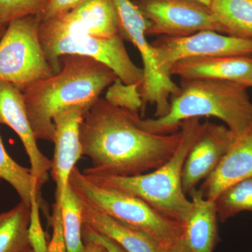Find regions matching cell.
<instances>
[{
    "label": "cell",
    "instance_id": "29",
    "mask_svg": "<svg viewBox=\"0 0 252 252\" xmlns=\"http://www.w3.org/2000/svg\"><path fill=\"white\" fill-rule=\"evenodd\" d=\"M82 235L83 239H88L100 244L107 252H127L114 240H111L105 235L97 233L87 225H84V223H83Z\"/></svg>",
    "mask_w": 252,
    "mask_h": 252
},
{
    "label": "cell",
    "instance_id": "22",
    "mask_svg": "<svg viewBox=\"0 0 252 252\" xmlns=\"http://www.w3.org/2000/svg\"><path fill=\"white\" fill-rule=\"evenodd\" d=\"M61 210L67 252H85L81 202L69 186L61 204Z\"/></svg>",
    "mask_w": 252,
    "mask_h": 252
},
{
    "label": "cell",
    "instance_id": "9",
    "mask_svg": "<svg viewBox=\"0 0 252 252\" xmlns=\"http://www.w3.org/2000/svg\"><path fill=\"white\" fill-rule=\"evenodd\" d=\"M148 21L147 35L185 36L203 31L223 34L212 10L198 0H132Z\"/></svg>",
    "mask_w": 252,
    "mask_h": 252
},
{
    "label": "cell",
    "instance_id": "20",
    "mask_svg": "<svg viewBox=\"0 0 252 252\" xmlns=\"http://www.w3.org/2000/svg\"><path fill=\"white\" fill-rule=\"evenodd\" d=\"M31 207L21 201L0 214V252H23L31 248L28 238Z\"/></svg>",
    "mask_w": 252,
    "mask_h": 252
},
{
    "label": "cell",
    "instance_id": "35",
    "mask_svg": "<svg viewBox=\"0 0 252 252\" xmlns=\"http://www.w3.org/2000/svg\"><path fill=\"white\" fill-rule=\"evenodd\" d=\"M1 180L0 179V184H1Z\"/></svg>",
    "mask_w": 252,
    "mask_h": 252
},
{
    "label": "cell",
    "instance_id": "16",
    "mask_svg": "<svg viewBox=\"0 0 252 252\" xmlns=\"http://www.w3.org/2000/svg\"><path fill=\"white\" fill-rule=\"evenodd\" d=\"M252 177V124L235 137L220 165L199 189L204 198L215 200L225 189Z\"/></svg>",
    "mask_w": 252,
    "mask_h": 252
},
{
    "label": "cell",
    "instance_id": "14",
    "mask_svg": "<svg viewBox=\"0 0 252 252\" xmlns=\"http://www.w3.org/2000/svg\"><path fill=\"white\" fill-rule=\"evenodd\" d=\"M225 126L206 121L198 140L189 152L184 165L182 185L186 193L196 188L220 165L235 140Z\"/></svg>",
    "mask_w": 252,
    "mask_h": 252
},
{
    "label": "cell",
    "instance_id": "21",
    "mask_svg": "<svg viewBox=\"0 0 252 252\" xmlns=\"http://www.w3.org/2000/svg\"><path fill=\"white\" fill-rule=\"evenodd\" d=\"M0 179L9 184L19 195L21 201L31 207L34 194L40 195L35 179L32 175L31 168L23 167L15 161L5 149L0 138Z\"/></svg>",
    "mask_w": 252,
    "mask_h": 252
},
{
    "label": "cell",
    "instance_id": "1",
    "mask_svg": "<svg viewBox=\"0 0 252 252\" xmlns=\"http://www.w3.org/2000/svg\"><path fill=\"white\" fill-rule=\"evenodd\" d=\"M137 113L97 99L86 111L80 124L82 156L92 167L85 175L134 176L154 170L172 157L182 137V130L159 135L140 124Z\"/></svg>",
    "mask_w": 252,
    "mask_h": 252
},
{
    "label": "cell",
    "instance_id": "24",
    "mask_svg": "<svg viewBox=\"0 0 252 252\" xmlns=\"http://www.w3.org/2000/svg\"><path fill=\"white\" fill-rule=\"evenodd\" d=\"M139 84H126L117 78L108 86L104 99L109 104L130 112H142V99Z\"/></svg>",
    "mask_w": 252,
    "mask_h": 252
},
{
    "label": "cell",
    "instance_id": "8",
    "mask_svg": "<svg viewBox=\"0 0 252 252\" xmlns=\"http://www.w3.org/2000/svg\"><path fill=\"white\" fill-rule=\"evenodd\" d=\"M48 63L54 74L61 69L60 59L64 55H79L95 60L112 69L126 84L142 86L143 68L132 62L121 34L113 37H97L87 34L39 36Z\"/></svg>",
    "mask_w": 252,
    "mask_h": 252
},
{
    "label": "cell",
    "instance_id": "30",
    "mask_svg": "<svg viewBox=\"0 0 252 252\" xmlns=\"http://www.w3.org/2000/svg\"><path fill=\"white\" fill-rule=\"evenodd\" d=\"M194 252L193 250L190 249V247L189 246L188 244L186 242L185 238L182 237V238L178 239L170 244V245H167L166 247H164L162 248L161 252Z\"/></svg>",
    "mask_w": 252,
    "mask_h": 252
},
{
    "label": "cell",
    "instance_id": "23",
    "mask_svg": "<svg viewBox=\"0 0 252 252\" xmlns=\"http://www.w3.org/2000/svg\"><path fill=\"white\" fill-rule=\"evenodd\" d=\"M215 203L217 216L222 223L241 212H252V177L225 189L217 197Z\"/></svg>",
    "mask_w": 252,
    "mask_h": 252
},
{
    "label": "cell",
    "instance_id": "5",
    "mask_svg": "<svg viewBox=\"0 0 252 252\" xmlns=\"http://www.w3.org/2000/svg\"><path fill=\"white\" fill-rule=\"evenodd\" d=\"M69 186L81 200L126 224L142 230L162 248L184 236L182 222L164 216L142 199L91 182L74 167Z\"/></svg>",
    "mask_w": 252,
    "mask_h": 252
},
{
    "label": "cell",
    "instance_id": "32",
    "mask_svg": "<svg viewBox=\"0 0 252 252\" xmlns=\"http://www.w3.org/2000/svg\"><path fill=\"white\" fill-rule=\"evenodd\" d=\"M198 1L203 3V4H206L207 6H208L209 7H210V3H211V0H198Z\"/></svg>",
    "mask_w": 252,
    "mask_h": 252
},
{
    "label": "cell",
    "instance_id": "26",
    "mask_svg": "<svg viewBox=\"0 0 252 252\" xmlns=\"http://www.w3.org/2000/svg\"><path fill=\"white\" fill-rule=\"evenodd\" d=\"M41 195L34 194L31 203L28 238L34 252H48V243L40 219Z\"/></svg>",
    "mask_w": 252,
    "mask_h": 252
},
{
    "label": "cell",
    "instance_id": "4",
    "mask_svg": "<svg viewBox=\"0 0 252 252\" xmlns=\"http://www.w3.org/2000/svg\"><path fill=\"white\" fill-rule=\"evenodd\" d=\"M203 127L198 118L182 122L180 126L182 140L175 154L149 173L134 176L84 175L94 184L142 199L164 216L184 223L192 207L182 185L184 165L190 149L201 135Z\"/></svg>",
    "mask_w": 252,
    "mask_h": 252
},
{
    "label": "cell",
    "instance_id": "27",
    "mask_svg": "<svg viewBox=\"0 0 252 252\" xmlns=\"http://www.w3.org/2000/svg\"><path fill=\"white\" fill-rule=\"evenodd\" d=\"M51 224L53 233L51 241L48 244V252H67L63 232L61 205L56 202L53 205Z\"/></svg>",
    "mask_w": 252,
    "mask_h": 252
},
{
    "label": "cell",
    "instance_id": "17",
    "mask_svg": "<svg viewBox=\"0 0 252 252\" xmlns=\"http://www.w3.org/2000/svg\"><path fill=\"white\" fill-rule=\"evenodd\" d=\"M81 202L83 223L114 240L126 252H161V245L147 233L96 210L82 200Z\"/></svg>",
    "mask_w": 252,
    "mask_h": 252
},
{
    "label": "cell",
    "instance_id": "34",
    "mask_svg": "<svg viewBox=\"0 0 252 252\" xmlns=\"http://www.w3.org/2000/svg\"><path fill=\"white\" fill-rule=\"evenodd\" d=\"M3 26V25L1 24V23H0V28H1V26Z\"/></svg>",
    "mask_w": 252,
    "mask_h": 252
},
{
    "label": "cell",
    "instance_id": "10",
    "mask_svg": "<svg viewBox=\"0 0 252 252\" xmlns=\"http://www.w3.org/2000/svg\"><path fill=\"white\" fill-rule=\"evenodd\" d=\"M162 74L172 77L170 69L181 60L195 57L252 56V40L203 31L191 35L166 36L152 43Z\"/></svg>",
    "mask_w": 252,
    "mask_h": 252
},
{
    "label": "cell",
    "instance_id": "11",
    "mask_svg": "<svg viewBox=\"0 0 252 252\" xmlns=\"http://www.w3.org/2000/svg\"><path fill=\"white\" fill-rule=\"evenodd\" d=\"M89 107L76 104L63 109L54 118L55 149L51 173L56 183L55 202L61 205L69 187L71 172L82 157L80 124Z\"/></svg>",
    "mask_w": 252,
    "mask_h": 252
},
{
    "label": "cell",
    "instance_id": "15",
    "mask_svg": "<svg viewBox=\"0 0 252 252\" xmlns=\"http://www.w3.org/2000/svg\"><path fill=\"white\" fill-rule=\"evenodd\" d=\"M170 75L181 79L229 81L252 87V56L189 58L174 64Z\"/></svg>",
    "mask_w": 252,
    "mask_h": 252
},
{
    "label": "cell",
    "instance_id": "2",
    "mask_svg": "<svg viewBox=\"0 0 252 252\" xmlns=\"http://www.w3.org/2000/svg\"><path fill=\"white\" fill-rule=\"evenodd\" d=\"M59 72L22 91L36 140L54 142V118L76 104L91 107L118 77L105 64L86 56L64 55Z\"/></svg>",
    "mask_w": 252,
    "mask_h": 252
},
{
    "label": "cell",
    "instance_id": "28",
    "mask_svg": "<svg viewBox=\"0 0 252 252\" xmlns=\"http://www.w3.org/2000/svg\"><path fill=\"white\" fill-rule=\"evenodd\" d=\"M88 1L89 0H51L40 16L41 22L75 9Z\"/></svg>",
    "mask_w": 252,
    "mask_h": 252
},
{
    "label": "cell",
    "instance_id": "13",
    "mask_svg": "<svg viewBox=\"0 0 252 252\" xmlns=\"http://www.w3.org/2000/svg\"><path fill=\"white\" fill-rule=\"evenodd\" d=\"M0 124L7 126L19 137L29 158L32 175L41 189L49 180L51 160L38 147L22 91L4 81H0Z\"/></svg>",
    "mask_w": 252,
    "mask_h": 252
},
{
    "label": "cell",
    "instance_id": "7",
    "mask_svg": "<svg viewBox=\"0 0 252 252\" xmlns=\"http://www.w3.org/2000/svg\"><path fill=\"white\" fill-rule=\"evenodd\" d=\"M119 21V32L124 40L132 43L140 52L144 77L140 90L142 113L147 104L156 107L155 118L163 117L170 109V98L180 91L172 77L162 74L158 64L153 46L147 39L149 23L132 0H112Z\"/></svg>",
    "mask_w": 252,
    "mask_h": 252
},
{
    "label": "cell",
    "instance_id": "19",
    "mask_svg": "<svg viewBox=\"0 0 252 252\" xmlns=\"http://www.w3.org/2000/svg\"><path fill=\"white\" fill-rule=\"evenodd\" d=\"M210 8L223 34L252 40V0H211Z\"/></svg>",
    "mask_w": 252,
    "mask_h": 252
},
{
    "label": "cell",
    "instance_id": "36",
    "mask_svg": "<svg viewBox=\"0 0 252 252\" xmlns=\"http://www.w3.org/2000/svg\"><path fill=\"white\" fill-rule=\"evenodd\" d=\"M106 251H107V250H106Z\"/></svg>",
    "mask_w": 252,
    "mask_h": 252
},
{
    "label": "cell",
    "instance_id": "12",
    "mask_svg": "<svg viewBox=\"0 0 252 252\" xmlns=\"http://www.w3.org/2000/svg\"><path fill=\"white\" fill-rule=\"evenodd\" d=\"M87 34L109 38L120 34L112 0H89L75 9L41 22L39 36Z\"/></svg>",
    "mask_w": 252,
    "mask_h": 252
},
{
    "label": "cell",
    "instance_id": "33",
    "mask_svg": "<svg viewBox=\"0 0 252 252\" xmlns=\"http://www.w3.org/2000/svg\"><path fill=\"white\" fill-rule=\"evenodd\" d=\"M23 252H34L33 251L32 249L31 248H29L27 249V250H25V251Z\"/></svg>",
    "mask_w": 252,
    "mask_h": 252
},
{
    "label": "cell",
    "instance_id": "3",
    "mask_svg": "<svg viewBox=\"0 0 252 252\" xmlns=\"http://www.w3.org/2000/svg\"><path fill=\"white\" fill-rule=\"evenodd\" d=\"M179 92L170 98L163 117L140 119V126L159 135L180 130V124L193 118L215 117L233 135H241L252 124V101L248 88L229 81L182 79Z\"/></svg>",
    "mask_w": 252,
    "mask_h": 252
},
{
    "label": "cell",
    "instance_id": "31",
    "mask_svg": "<svg viewBox=\"0 0 252 252\" xmlns=\"http://www.w3.org/2000/svg\"><path fill=\"white\" fill-rule=\"evenodd\" d=\"M85 245V252H107L100 244L88 239H83Z\"/></svg>",
    "mask_w": 252,
    "mask_h": 252
},
{
    "label": "cell",
    "instance_id": "6",
    "mask_svg": "<svg viewBox=\"0 0 252 252\" xmlns=\"http://www.w3.org/2000/svg\"><path fill=\"white\" fill-rule=\"evenodd\" d=\"M40 16H30L8 23L0 40V81L23 91L54 75L39 38Z\"/></svg>",
    "mask_w": 252,
    "mask_h": 252
},
{
    "label": "cell",
    "instance_id": "25",
    "mask_svg": "<svg viewBox=\"0 0 252 252\" xmlns=\"http://www.w3.org/2000/svg\"><path fill=\"white\" fill-rule=\"evenodd\" d=\"M51 0H0V23L2 25L30 16H39Z\"/></svg>",
    "mask_w": 252,
    "mask_h": 252
},
{
    "label": "cell",
    "instance_id": "18",
    "mask_svg": "<svg viewBox=\"0 0 252 252\" xmlns=\"http://www.w3.org/2000/svg\"><path fill=\"white\" fill-rule=\"evenodd\" d=\"M191 210L184 222V238L194 252H213L219 241L215 200L204 198L196 188L189 193Z\"/></svg>",
    "mask_w": 252,
    "mask_h": 252
}]
</instances>
